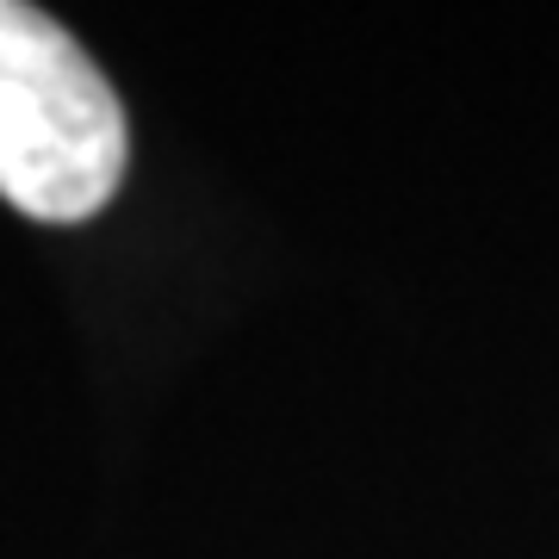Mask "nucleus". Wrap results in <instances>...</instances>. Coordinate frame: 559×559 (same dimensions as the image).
Returning <instances> with one entry per match:
<instances>
[{
	"label": "nucleus",
	"mask_w": 559,
	"mask_h": 559,
	"mask_svg": "<svg viewBox=\"0 0 559 559\" xmlns=\"http://www.w3.org/2000/svg\"><path fill=\"white\" fill-rule=\"evenodd\" d=\"M124 180V106L57 20L0 0V200L38 224L94 218Z\"/></svg>",
	"instance_id": "1"
}]
</instances>
